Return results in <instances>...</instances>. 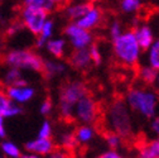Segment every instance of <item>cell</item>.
I'll use <instances>...</instances> for the list:
<instances>
[{
  "label": "cell",
  "instance_id": "1",
  "mask_svg": "<svg viewBox=\"0 0 159 158\" xmlns=\"http://www.w3.org/2000/svg\"><path fill=\"white\" fill-rule=\"evenodd\" d=\"M107 124L110 127V132L117 134L123 139H129L133 135V127L130 115L126 108V104L121 100L112 101L107 110Z\"/></svg>",
  "mask_w": 159,
  "mask_h": 158
},
{
  "label": "cell",
  "instance_id": "2",
  "mask_svg": "<svg viewBox=\"0 0 159 158\" xmlns=\"http://www.w3.org/2000/svg\"><path fill=\"white\" fill-rule=\"evenodd\" d=\"M114 41V51L117 60L126 67H136L139 58V43L134 30L120 34Z\"/></svg>",
  "mask_w": 159,
  "mask_h": 158
},
{
  "label": "cell",
  "instance_id": "3",
  "mask_svg": "<svg viewBox=\"0 0 159 158\" xmlns=\"http://www.w3.org/2000/svg\"><path fill=\"white\" fill-rule=\"evenodd\" d=\"M128 104L131 109L144 115L148 119H152L155 115V109L158 105V97L154 92L135 87L128 92Z\"/></svg>",
  "mask_w": 159,
  "mask_h": 158
},
{
  "label": "cell",
  "instance_id": "4",
  "mask_svg": "<svg viewBox=\"0 0 159 158\" xmlns=\"http://www.w3.org/2000/svg\"><path fill=\"white\" fill-rule=\"evenodd\" d=\"M5 62L16 68H28V70H33L35 72H41V73L44 66V61L42 58L37 53L28 51V49L13 51L8 53L5 57Z\"/></svg>",
  "mask_w": 159,
  "mask_h": 158
},
{
  "label": "cell",
  "instance_id": "5",
  "mask_svg": "<svg viewBox=\"0 0 159 158\" xmlns=\"http://www.w3.org/2000/svg\"><path fill=\"white\" fill-rule=\"evenodd\" d=\"M48 13L49 12L42 7L24 5V8L22 10V22H23L24 27L28 28V30L32 34L38 35L43 24L47 21Z\"/></svg>",
  "mask_w": 159,
  "mask_h": 158
},
{
  "label": "cell",
  "instance_id": "6",
  "mask_svg": "<svg viewBox=\"0 0 159 158\" xmlns=\"http://www.w3.org/2000/svg\"><path fill=\"white\" fill-rule=\"evenodd\" d=\"M100 106L89 95L80 99L73 105V115L76 119L85 124H95L100 115Z\"/></svg>",
  "mask_w": 159,
  "mask_h": 158
},
{
  "label": "cell",
  "instance_id": "7",
  "mask_svg": "<svg viewBox=\"0 0 159 158\" xmlns=\"http://www.w3.org/2000/svg\"><path fill=\"white\" fill-rule=\"evenodd\" d=\"M89 95V87L81 81H68L61 86L59 91V101L70 105H75L80 99Z\"/></svg>",
  "mask_w": 159,
  "mask_h": 158
},
{
  "label": "cell",
  "instance_id": "8",
  "mask_svg": "<svg viewBox=\"0 0 159 158\" xmlns=\"http://www.w3.org/2000/svg\"><path fill=\"white\" fill-rule=\"evenodd\" d=\"M65 34L71 38V42L76 49L86 48L92 41V37H91L90 32L85 28H81L80 26H77L76 23L67 26L65 28Z\"/></svg>",
  "mask_w": 159,
  "mask_h": 158
},
{
  "label": "cell",
  "instance_id": "9",
  "mask_svg": "<svg viewBox=\"0 0 159 158\" xmlns=\"http://www.w3.org/2000/svg\"><path fill=\"white\" fill-rule=\"evenodd\" d=\"M101 21H104L102 18V12L101 9H97V8H92L87 14H85L84 16H81L80 19H77V26H80L81 28L85 29H92L95 27H97L98 24L101 23Z\"/></svg>",
  "mask_w": 159,
  "mask_h": 158
},
{
  "label": "cell",
  "instance_id": "10",
  "mask_svg": "<svg viewBox=\"0 0 159 158\" xmlns=\"http://www.w3.org/2000/svg\"><path fill=\"white\" fill-rule=\"evenodd\" d=\"M68 62L76 70H86L87 67H90V63L92 61L87 48H78L70 56Z\"/></svg>",
  "mask_w": 159,
  "mask_h": 158
},
{
  "label": "cell",
  "instance_id": "11",
  "mask_svg": "<svg viewBox=\"0 0 159 158\" xmlns=\"http://www.w3.org/2000/svg\"><path fill=\"white\" fill-rule=\"evenodd\" d=\"M25 149L28 152H33L38 154H51L54 149V146L51 141V138H38L35 141L28 142L25 144Z\"/></svg>",
  "mask_w": 159,
  "mask_h": 158
},
{
  "label": "cell",
  "instance_id": "12",
  "mask_svg": "<svg viewBox=\"0 0 159 158\" xmlns=\"http://www.w3.org/2000/svg\"><path fill=\"white\" fill-rule=\"evenodd\" d=\"M7 94L11 100H15L18 103H25L33 97L34 90L32 87L25 86H9L7 90Z\"/></svg>",
  "mask_w": 159,
  "mask_h": 158
},
{
  "label": "cell",
  "instance_id": "13",
  "mask_svg": "<svg viewBox=\"0 0 159 158\" xmlns=\"http://www.w3.org/2000/svg\"><path fill=\"white\" fill-rule=\"evenodd\" d=\"M135 37H136V41L139 43V47L142 49H149V47L153 43V33L152 29L147 26H143L140 28H138L135 32Z\"/></svg>",
  "mask_w": 159,
  "mask_h": 158
},
{
  "label": "cell",
  "instance_id": "14",
  "mask_svg": "<svg viewBox=\"0 0 159 158\" xmlns=\"http://www.w3.org/2000/svg\"><path fill=\"white\" fill-rule=\"evenodd\" d=\"M139 154L144 158H159V138L150 143H144L139 147Z\"/></svg>",
  "mask_w": 159,
  "mask_h": 158
},
{
  "label": "cell",
  "instance_id": "15",
  "mask_svg": "<svg viewBox=\"0 0 159 158\" xmlns=\"http://www.w3.org/2000/svg\"><path fill=\"white\" fill-rule=\"evenodd\" d=\"M93 8V4L92 3H81V4H77V5H73V7H68L67 8V14L71 19H80L81 16H84L85 14H87L91 9Z\"/></svg>",
  "mask_w": 159,
  "mask_h": 158
},
{
  "label": "cell",
  "instance_id": "16",
  "mask_svg": "<svg viewBox=\"0 0 159 158\" xmlns=\"http://www.w3.org/2000/svg\"><path fill=\"white\" fill-rule=\"evenodd\" d=\"M65 71V66L62 63L58 62H52V61H44V66H43V76L44 78H52L56 75L61 73Z\"/></svg>",
  "mask_w": 159,
  "mask_h": 158
},
{
  "label": "cell",
  "instance_id": "17",
  "mask_svg": "<svg viewBox=\"0 0 159 158\" xmlns=\"http://www.w3.org/2000/svg\"><path fill=\"white\" fill-rule=\"evenodd\" d=\"M52 30H53V22L52 21H46V23L43 24L41 32L37 35L38 37V41H37V47H43L44 43H47L48 38L52 35Z\"/></svg>",
  "mask_w": 159,
  "mask_h": 158
},
{
  "label": "cell",
  "instance_id": "18",
  "mask_svg": "<svg viewBox=\"0 0 159 158\" xmlns=\"http://www.w3.org/2000/svg\"><path fill=\"white\" fill-rule=\"evenodd\" d=\"M65 41L63 39H53V41H47V48L48 51L56 57V58H62L63 51H65Z\"/></svg>",
  "mask_w": 159,
  "mask_h": 158
},
{
  "label": "cell",
  "instance_id": "19",
  "mask_svg": "<svg viewBox=\"0 0 159 158\" xmlns=\"http://www.w3.org/2000/svg\"><path fill=\"white\" fill-rule=\"evenodd\" d=\"M157 76H158L157 70H154L153 67H142L139 70V77H140V80L148 85H152L155 82Z\"/></svg>",
  "mask_w": 159,
  "mask_h": 158
},
{
  "label": "cell",
  "instance_id": "20",
  "mask_svg": "<svg viewBox=\"0 0 159 158\" xmlns=\"http://www.w3.org/2000/svg\"><path fill=\"white\" fill-rule=\"evenodd\" d=\"M76 138L77 141H80L81 143H87L92 139L93 137V129L89 125H84V127H80L77 130H76Z\"/></svg>",
  "mask_w": 159,
  "mask_h": 158
},
{
  "label": "cell",
  "instance_id": "21",
  "mask_svg": "<svg viewBox=\"0 0 159 158\" xmlns=\"http://www.w3.org/2000/svg\"><path fill=\"white\" fill-rule=\"evenodd\" d=\"M149 48H150V52H149L150 67L159 71V39L155 43H152V46Z\"/></svg>",
  "mask_w": 159,
  "mask_h": 158
},
{
  "label": "cell",
  "instance_id": "22",
  "mask_svg": "<svg viewBox=\"0 0 159 158\" xmlns=\"http://www.w3.org/2000/svg\"><path fill=\"white\" fill-rule=\"evenodd\" d=\"M61 144L66 152H71V151H75L77 148L78 141H77L75 134H65L61 139Z\"/></svg>",
  "mask_w": 159,
  "mask_h": 158
},
{
  "label": "cell",
  "instance_id": "23",
  "mask_svg": "<svg viewBox=\"0 0 159 158\" xmlns=\"http://www.w3.org/2000/svg\"><path fill=\"white\" fill-rule=\"evenodd\" d=\"M2 149H3V152H4L7 156H9V157H20V156H22V154H20V151L18 149V147L14 146V144L10 143V142L3 143V144H2Z\"/></svg>",
  "mask_w": 159,
  "mask_h": 158
},
{
  "label": "cell",
  "instance_id": "24",
  "mask_svg": "<svg viewBox=\"0 0 159 158\" xmlns=\"http://www.w3.org/2000/svg\"><path fill=\"white\" fill-rule=\"evenodd\" d=\"M121 8L126 13L135 12L140 8V0H123L121 2Z\"/></svg>",
  "mask_w": 159,
  "mask_h": 158
},
{
  "label": "cell",
  "instance_id": "25",
  "mask_svg": "<svg viewBox=\"0 0 159 158\" xmlns=\"http://www.w3.org/2000/svg\"><path fill=\"white\" fill-rule=\"evenodd\" d=\"M24 5H37V7H42L47 9L48 12L53 10V4L51 0H24Z\"/></svg>",
  "mask_w": 159,
  "mask_h": 158
},
{
  "label": "cell",
  "instance_id": "26",
  "mask_svg": "<svg viewBox=\"0 0 159 158\" xmlns=\"http://www.w3.org/2000/svg\"><path fill=\"white\" fill-rule=\"evenodd\" d=\"M105 138H106V141L109 143V146L112 148V149H116L121 144V138L119 137L117 134L112 133V132H109L105 134Z\"/></svg>",
  "mask_w": 159,
  "mask_h": 158
},
{
  "label": "cell",
  "instance_id": "27",
  "mask_svg": "<svg viewBox=\"0 0 159 158\" xmlns=\"http://www.w3.org/2000/svg\"><path fill=\"white\" fill-rule=\"evenodd\" d=\"M10 105H11V101H10L9 95L4 91H0V115L4 116V113Z\"/></svg>",
  "mask_w": 159,
  "mask_h": 158
},
{
  "label": "cell",
  "instance_id": "28",
  "mask_svg": "<svg viewBox=\"0 0 159 158\" xmlns=\"http://www.w3.org/2000/svg\"><path fill=\"white\" fill-rule=\"evenodd\" d=\"M90 52V57H91V61L97 66L101 63V54H100V51H98V47L97 44H92L89 49Z\"/></svg>",
  "mask_w": 159,
  "mask_h": 158
},
{
  "label": "cell",
  "instance_id": "29",
  "mask_svg": "<svg viewBox=\"0 0 159 158\" xmlns=\"http://www.w3.org/2000/svg\"><path fill=\"white\" fill-rule=\"evenodd\" d=\"M52 4H53V8L57 9V10H63V9H67L68 5L72 3V0H51Z\"/></svg>",
  "mask_w": 159,
  "mask_h": 158
},
{
  "label": "cell",
  "instance_id": "30",
  "mask_svg": "<svg viewBox=\"0 0 159 158\" xmlns=\"http://www.w3.org/2000/svg\"><path fill=\"white\" fill-rule=\"evenodd\" d=\"M110 34H111V38L112 39H115L116 37H119V35L121 34V26H120V23H119L117 21L111 24V27H110Z\"/></svg>",
  "mask_w": 159,
  "mask_h": 158
},
{
  "label": "cell",
  "instance_id": "31",
  "mask_svg": "<svg viewBox=\"0 0 159 158\" xmlns=\"http://www.w3.org/2000/svg\"><path fill=\"white\" fill-rule=\"evenodd\" d=\"M51 133H52V129H51V124L48 122H46L42 128H41V132H39V138H51Z\"/></svg>",
  "mask_w": 159,
  "mask_h": 158
},
{
  "label": "cell",
  "instance_id": "32",
  "mask_svg": "<svg viewBox=\"0 0 159 158\" xmlns=\"http://www.w3.org/2000/svg\"><path fill=\"white\" fill-rule=\"evenodd\" d=\"M20 113H22V109L15 106V105H13V103H11V105L4 113V116H14V115H18V114H20Z\"/></svg>",
  "mask_w": 159,
  "mask_h": 158
},
{
  "label": "cell",
  "instance_id": "33",
  "mask_svg": "<svg viewBox=\"0 0 159 158\" xmlns=\"http://www.w3.org/2000/svg\"><path fill=\"white\" fill-rule=\"evenodd\" d=\"M51 110H52V101L49 100V99H47L41 106V111H42L43 115H47V114H49Z\"/></svg>",
  "mask_w": 159,
  "mask_h": 158
},
{
  "label": "cell",
  "instance_id": "34",
  "mask_svg": "<svg viewBox=\"0 0 159 158\" xmlns=\"http://www.w3.org/2000/svg\"><path fill=\"white\" fill-rule=\"evenodd\" d=\"M100 157H102V158H119V157H120V154L116 152V149H110V151L102 153Z\"/></svg>",
  "mask_w": 159,
  "mask_h": 158
},
{
  "label": "cell",
  "instance_id": "35",
  "mask_svg": "<svg viewBox=\"0 0 159 158\" xmlns=\"http://www.w3.org/2000/svg\"><path fill=\"white\" fill-rule=\"evenodd\" d=\"M152 130L159 137V116H155L152 122Z\"/></svg>",
  "mask_w": 159,
  "mask_h": 158
},
{
  "label": "cell",
  "instance_id": "36",
  "mask_svg": "<svg viewBox=\"0 0 159 158\" xmlns=\"http://www.w3.org/2000/svg\"><path fill=\"white\" fill-rule=\"evenodd\" d=\"M3 115H0V137H5V129H4V124H3Z\"/></svg>",
  "mask_w": 159,
  "mask_h": 158
},
{
  "label": "cell",
  "instance_id": "37",
  "mask_svg": "<svg viewBox=\"0 0 159 158\" xmlns=\"http://www.w3.org/2000/svg\"><path fill=\"white\" fill-rule=\"evenodd\" d=\"M87 2H89V3H92V4H93V3H96V2H98V0H87Z\"/></svg>",
  "mask_w": 159,
  "mask_h": 158
},
{
  "label": "cell",
  "instance_id": "38",
  "mask_svg": "<svg viewBox=\"0 0 159 158\" xmlns=\"http://www.w3.org/2000/svg\"><path fill=\"white\" fill-rule=\"evenodd\" d=\"M155 81H157V84H158V89H159V76H157V80H155Z\"/></svg>",
  "mask_w": 159,
  "mask_h": 158
}]
</instances>
